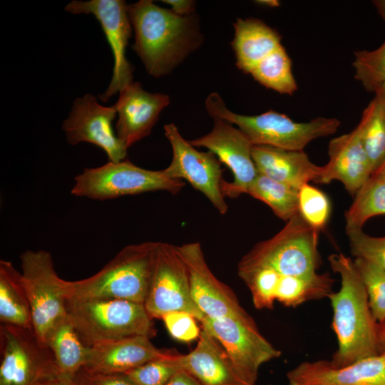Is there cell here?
Here are the masks:
<instances>
[{"label": "cell", "instance_id": "60d3db41", "mask_svg": "<svg viewBox=\"0 0 385 385\" xmlns=\"http://www.w3.org/2000/svg\"><path fill=\"white\" fill-rule=\"evenodd\" d=\"M43 385H76V384H74L73 379L59 376Z\"/></svg>", "mask_w": 385, "mask_h": 385}, {"label": "cell", "instance_id": "f35d334b", "mask_svg": "<svg viewBox=\"0 0 385 385\" xmlns=\"http://www.w3.org/2000/svg\"><path fill=\"white\" fill-rule=\"evenodd\" d=\"M163 2L168 4L171 10L179 16L192 14L195 10V1L188 0H165Z\"/></svg>", "mask_w": 385, "mask_h": 385}, {"label": "cell", "instance_id": "4316f807", "mask_svg": "<svg viewBox=\"0 0 385 385\" xmlns=\"http://www.w3.org/2000/svg\"><path fill=\"white\" fill-rule=\"evenodd\" d=\"M355 130L374 172L385 158V106L378 97L365 108Z\"/></svg>", "mask_w": 385, "mask_h": 385}, {"label": "cell", "instance_id": "484cf974", "mask_svg": "<svg viewBox=\"0 0 385 385\" xmlns=\"http://www.w3.org/2000/svg\"><path fill=\"white\" fill-rule=\"evenodd\" d=\"M279 273V272H278ZM334 279L329 272H317L308 275L293 276L278 274L275 300L289 307L320 299L333 292Z\"/></svg>", "mask_w": 385, "mask_h": 385}, {"label": "cell", "instance_id": "7bdbcfd3", "mask_svg": "<svg viewBox=\"0 0 385 385\" xmlns=\"http://www.w3.org/2000/svg\"><path fill=\"white\" fill-rule=\"evenodd\" d=\"M375 96L378 97L385 106V83L379 86L374 91Z\"/></svg>", "mask_w": 385, "mask_h": 385}, {"label": "cell", "instance_id": "ac0fdd59", "mask_svg": "<svg viewBox=\"0 0 385 385\" xmlns=\"http://www.w3.org/2000/svg\"><path fill=\"white\" fill-rule=\"evenodd\" d=\"M287 379L289 385H385V353L342 367L327 360L304 361Z\"/></svg>", "mask_w": 385, "mask_h": 385}, {"label": "cell", "instance_id": "ba28073f", "mask_svg": "<svg viewBox=\"0 0 385 385\" xmlns=\"http://www.w3.org/2000/svg\"><path fill=\"white\" fill-rule=\"evenodd\" d=\"M23 283L29 301L33 331L46 343L52 329L67 317L69 281L57 274L46 250H26L20 255Z\"/></svg>", "mask_w": 385, "mask_h": 385}, {"label": "cell", "instance_id": "ffe728a7", "mask_svg": "<svg viewBox=\"0 0 385 385\" xmlns=\"http://www.w3.org/2000/svg\"><path fill=\"white\" fill-rule=\"evenodd\" d=\"M329 161L322 166L317 183L337 180L354 195L373 174L371 162L355 130L332 139L328 147Z\"/></svg>", "mask_w": 385, "mask_h": 385}, {"label": "cell", "instance_id": "d6a6232c", "mask_svg": "<svg viewBox=\"0 0 385 385\" xmlns=\"http://www.w3.org/2000/svg\"><path fill=\"white\" fill-rule=\"evenodd\" d=\"M299 213L319 231L326 225L331 212L328 197L321 190L309 185L302 186L298 192Z\"/></svg>", "mask_w": 385, "mask_h": 385}, {"label": "cell", "instance_id": "8992f818", "mask_svg": "<svg viewBox=\"0 0 385 385\" xmlns=\"http://www.w3.org/2000/svg\"><path fill=\"white\" fill-rule=\"evenodd\" d=\"M319 232L298 212L273 237L255 245L240 260L237 273L270 268L286 275L314 274L322 262Z\"/></svg>", "mask_w": 385, "mask_h": 385}, {"label": "cell", "instance_id": "4dcf8cb0", "mask_svg": "<svg viewBox=\"0 0 385 385\" xmlns=\"http://www.w3.org/2000/svg\"><path fill=\"white\" fill-rule=\"evenodd\" d=\"M354 263L364 285L369 304L374 320L379 327L385 324V270L362 259Z\"/></svg>", "mask_w": 385, "mask_h": 385}, {"label": "cell", "instance_id": "7dc6e473", "mask_svg": "<svg viewBox=\"0 0 385 385\" xmlns=\"http://www.w3.org/2000/svg\"><path fill=\"white\" fill-rule=\"evenodd\" d=\"M267 385H272V384H267Z\"/></svg>", "mask_w": 385, "mask_h": 385}, {"label": "cell", "instance_id": "3957f363", "mask_svg": "<svg viewBox=\"0 0 385 385\" xmlns=\"http://www.w3.org/2000/svg\"><path fill=\"white\" fill-rule=\"evenodd\" d=\"M158 242L129 245L87 278L69 281V298L118 299L143 304Z\"/></svg>", "mask_w": 385, "mask_h": 385}, {"label": "cell", "instance_id": "6da1fadb", "mask_svg": "<svg viewBox=\"0 0 385 385\" xmlns=\"http://www.w3.org/2000/svg\"><path fill=\"white\" fill-rule=\"evenodd\" d=\"M328 260L341 278L339 289L327 297L333 310L332 327L338 342L330 362L342 367L381 354L379 326L371 314L354 260L342 253L330 255Z\"/></svg>", "mask_w": 385, "mask_h": 385}, {"label": "cell", "instance_id": "f6af8a7d", "mask_svg": "<svg viewBox=\"0 0 385 385\" xmlns=\"http://www.w3.org/2000/svg\"><path fill=\"white\" fill-rule=\"evenodd\" d=\"M255 2L260 5L270 7H277L279 6V1L277 0H259L256 1Z\"/></svg>", "mask_w": 385, "mask_h": 385}, {"label": "cell", "instance_id": "d6986e66", "mask_svg": "<svg viewBox=\"0 0 385 385\" xmlns=\"http://www.w3.org/2000/svg\"><path fill=\"white\" fill-rule=\"evenodd\" d=\"M168 359L202 385H250L237 371L222 346L204 329L192 351L187 354L171 353Z\"/></svg>", "mask_w": 385, "mask_h": 385}, {"label": "cell", "instance_id": "30bf717a", "mask_svg": "<svg viewBox=\"0 0 385 385\" xmlns=\"http://www.w3.org/2000/svg\"><path fill=\"white\" fill-rule=\"evenodd\" d=\"M143 304L152 319L175 311L188 312L200 321L204 317L191 297L188 271L177 246L158 242Z\"/></svg>", "mask_w": 385, "mask_h": 385}, {"label": "cell", "instance_id": "5bb4252c", "mask_svg": "<svg viewBox=\"0 0 385 385\" xmlns=\"http://www.w3.org/2000/svg\"><path fill=\"white\" fill-rule=\"evenodd\" d=\"M213 127L206 135L189 140L194 147H204L231 170L233 181L223 180L224 197L236 198L247 191L259 175L252 155V144L247 136L232 124L213 117Z\"/></svg>", "mask_w": 385, "mask_h": 385}, {"label": "cell", "instance_id": "7c38bea8", "mask_svg": "<svg viewBox=\"0 0 385 385\" xmlns=\"http://www.w3.org/2000/svg\"><path fill=\"white\" fill-rule=\"evenodd\" d=\"M65 10L73 14H92L102 28L114 59L109 86L103 93L98 96L101 101H108L133 82V67L125 56L133 30L128 4L122 0H73L66 6Z\"/></svg>", "mask_w": 385, "mask_h": 385}, {"label": "cell", "instance_id": "4fadbf2b", "mask_svg": "<svg viewBox=\"0 0 385 385\" xmlns=\"http://www.w3.org/2000/svg\"><path fill=\"white\" fill-rule=\"evenodd\" d=\"M165 135L173 150V158L164 170L173 179H185L201 192L222 215L228 206L222 192V170L218 158L210 151L201 152L180 133L174 123L164 125Z\"/></svg>", "mask_w": 385, "mask_h": 385}, {"label": "cell", "instance_id": "d590c367", "mask_svg": "<svg viewBox=\"0 0 385 385\" xmlns=\"http://www.w3.org/2000/svg\"><path fill=\"white\" fill-rule=\"evenodd\" d=\"M148 361L126 374L135 385H165L178 370L168 356Z\"/></svg>", "mask_w": 385, "mask_h": 385}, {"label": "cell", "instance_id": "ab89813d", "mask_svg": "<svg viewBox=\"0 0 385 385\" xmlns=\"http://www.w3.org/2000/svg\"><path fill=\"white\" fill-rule=\"evenodd\" d=\"M165 385H202L194 376L187 371L178 369Z\"/></svg>", "mask_w": 385, "mask_h": 385}, {"label": "cell", "instance_id": "836d02e7", "mask_svg": "<svg viewBox=\"0 0 385 385\" xmlns=\"http://www.w3.org/2000/svg\"><path fill=\"white\" fill-rule=\"evenodd\" d=\"M237 274L250 289L255 308H273L277 272L270 268H257Z\"/></svg>", "mask_w": 385, "mask_h": 385}, {"label": "cell", "instance_id": "1f68e13d", "mask_svg": "<svg viewBox=\"0 0 385 385\" xmlns=\"http://www.w3.org/2000/svg\"><path fill=\"white\" fill-rule=\"evenodd\" d=\"M353 67L354 78L365 90L374 93L385 83V41L374 50L355 51Z\"/></svg>", "mask_w": 385, "mask_h": 385}, {"label": "cell", "instance_id": "2e32d148", "mask_svg": "<svg viewBox=\"0 0 385 385\" xmlns=\"http://www.w3.org/2000/svg\"><path fill=\"white\" fill-rule=\"evenodd\" d=\"M116 115L114 105L102 106L91 93L76 98L62 125L67 142L72 145L82 142L93 144L105 152L109 161L125 160L128 148L112 125Z\"/></svg>", "mask_w": 385, "mask_h": 385}, {"label": "cell", "instance_id": "8d00e7d4", "mask_svg": "<svg viewBox=\"0 0 385 385\" xmlns=\"http://www.w3.org/2000/svg\"><path fill=\"white\" fill-rule=\"evenodd\" d=\"M161 319L170 334L177 340L188 342L200 337L201 331L196 324V318L188 312H171Z\"/></svg>", "mask_w": 385, "mask_h": 385}, {"label": "cell", "instance_id": "cb8c5ba5", "mask_svg": "<svg viewBox=\"0 0 385 385\" xmlns=\"http://www.w3.org/2000/svg\"><path fill=\"white\" fill-rule=\"evenodd\" d=\"M1 324L33 329L31 310L21 272L11 262L0 261Z\"/></svg>", "mask_w": 385, "mask_h": 385}, {"label": "cell", "instance_id": "ee69618b", "mask_svg": "<svg viewBox=\"0 0 385 385\" xmlns=\"http://www.w3.org/2000/svg\"><path fill=\"white\" fill-rule=\"evenodd\" d=\"M379 336L381 353H385V324L379 327Z\"/></svg>", "mask_w": 385, "mask_h": 385}, {"label": "cell", "instance_id": "f546056e", "mask_svg": "<svg viewBox=\"0 0 385 385\" xmlns=\"http://www.w3.org/2000/svg\"><path fill=\"white\" fill-rule=\"evenodd\" d=\"M299 190L259 173L247 193L267 205L279 218L287 222L299 212Z\"/></svg>", "mask_w": 385, "mask_h": 385}, {"label": "cell", "instance_id": "7a4b0ae2", "mask_svg": "<svg viewBox=\"0 0 385 385\" xmlns=\"http://www.w3.org/2000/svg\"><path fill=\"white\" fill-rule=\"evenodd\" d=\"M128 14L134 31L132 48L154 77L169 74L201 43L193 14L179 16L150 0L128 4Z\"/></svg>", "mask_w": 385, "mask_h": 385}, {"label": "cell", "instance_id": "44dd1931", "mask_svg": "<svg viewBox=\"0 0 385 385\" xmlns=\"http://www.w3.org/2000/svg\"><path fill=\"white\" fill-rule=\"evenodd\" d=\"M170 353L157 348L150 337L144 336L105 341L89 346L83 369L106 374H127Z\"/></svg>", "mask_w": 385, "mask_h": 385}, {"label": "cell", "instance_id": "277c9868", "mask_svg": "<svg viewBox=\"0 0 385 385\" xmlns=\"http://www.w3.org/2000/svg\"><path fill=\"white\" fill-rule=\"evenodd\" d=\"M205 108L211 117L236 125L252 145L288 150H303L311 141L334 134L340 125L336 118L317 117L308 122H296L274 111L257 115L235 113L227 108L217 93L208 96Z\"/></svg>", "mask_w": 385, "mask_h": 385}, {"label": "cell", "instance_id": "f1b7e54d", "mask_svg": "<svg viewBox=\"0 0 385 385\" xmlns=\"http://www.w3.org/2000/svg\"><path fill=\"white\" fill-rule=\"evenodd\" d=\"M381 215H385V179L371 175L345 213L346 231L362 229L369 219Z\"/></svg>", "mask_w": 385, "mask_h": 385}, {"label": "cell", "instance_id": "e575fe53", "mask_svg": "<svg viewBox=\"0 0 385 385\" xmlns=\"http://www.w3.org/2000/svg\"><path fill=\"white\" fill-rule=\"evenodd\" d=\"M351 255L385 270V236L373 237L362 229L346 231Z\"/></svg>", "mask_w": 385, "mask_h": 385}, {"label": "cell", "instance_id": "603a6c76", "mask_svg": "<svg viewBox=\"0 0 385 385\" xmlns=\"http://www.w3.org/2000/svg\"><path fill=\"white\" fill-rule=\"evenodd\" d=\"M232 46L236 65L242 72L250 71L281 44L279 34L257 19H237L234 24Z\"/></svg>", "mask_w": 385, "mask_h": 385}, {"label": "cell", "instance_id": "74e56055", "mask_svg": "<svg viewBox=\"0 0 385 385\" xmlns=\"http://www.w3.org/2000/svg\"><path fill=\"white\" fill-rule=\"evenodd\" d=\"M76 385H135L126 374H106L81 369L73 378Z\"/></svg>", "mask_w": 385, "mask_h": 385}, {"label": "cell", "instance_id": "9a60e30c", "mask_svg": "<svg viewBox=\"0 0 385 385\" xmlns=\"http://www.w3.org/2000/svg\"><path fill=\"white\" fill-rule=\"evenodd\" d=\"M177 249L188 271L191 297L204 317L255 322L232 290L211 272L199 242L183 244Z\"/></svg>", "mask_w": 385, "mask_h": 385}, {"label": "cell", "instance_id": "5b68a950", "mask_svg": "<svg viewBox=\"0 0 385 385\" xmlns=\"http://www.w3.org/2000/svg\"><path fill=\"white\" fill-rule=\"evenodd\" d=\"M67 316L88 346L105 341L155 334L144 304L118 299H68Z\"/></svg>", "mask_w": 385, "mask_h": 385}, {"label": "cell", "instance_id": "e0dca14e", "mask_svg": "<svg viewBox=\"0 0 385 385\" xmlns=\"http://www.w3.org/2000/svg\"><path fill=\"white\" fill-rule=\"evenodd\" d=\"M170 104L168 95L145 91L139 82H131L119 92L114 104L118 120L115 133L127 148L145 138Z\"/></svg>", "mask_w": 385, "mask_h": 385}, {"label": "cell", "instance_id": "52a82bcc", "mask_svg": "<svg viewBox=\"0 0 385 385\" xmlns=\"http://www.w3.org/2000/svg\"><path fill=\"white\" fill-rule=\"evenodd\" d=\"M185 185L182 180L168 177L164 170H147L123 160L85 168L75 177L71 193L76 197L106 200L159 190L175 195Z\"/></svg>", "mask_w": 385, "mask_h": 385}, {"label": "cell", "instance_id": "d4e9b609", "mask_svg": "<svg viewBox=\"0 0 385 385\" xmlns=\"http://www.w3.org/2000/svg\"><path fill=\"white\" fill-rule=\"evenodd\" d=\"M46 344L61 376L73 379L85 366L89 346L83 342L68 316L52 329Z\"/></svg>", "mask_w": 385, "mask_h": 385}, {"label": "cell", "instance_id": "9c48e42d", "mask_svg": "<svg viewBox=\"0 0 385 385\" xmlns=\"http://www.w3.org/2000/svg\"><path fill=\"white\" fill-rule=\"evenodd\" d=\"M0 385H43L59 376L53 354L33 329L1 324Z\"/></svg>", "mask_w": 385, "mask_h": 385}, {"label": "cell", "instance_id": "bcb514c9", "mask_svg": "<svg viewBox=\"0 0 385 385\" xmlns=\"http://www.w3.org/2000/svg\"><path fill=\"white\" fill-rule=\"evenodd\" d=\"M372 175L383 178L385 179V158L381 165L375 170Z\"/></svg>", "mask_w": 385, "mask_h": 385}, {"label": "cell", "instance_id": "8fae6325", "mask_svg": "<svg viewBox=\"0 0 385 385\" xmlns=\"http://www.w3.org/2000/svg\"><path fill=\"white\" fill-rule=\"evenodd\" d=\"M200 322L202 329L222 346L237 371L250 385H256L259 369L263 364L281 356V351L262 335L255 322L207 317Z\"/></svg>", "mask_w": 385, "mask_h": 385}, {"label": "cell", "instance_id": "7402d4cb", "mask_svg": "<svg viewBox=\"0 0 385 385\" xmlns=\"http://www.w3.org/2000/svg\"><path fill=\"white\" fill-rule=\"evenodd\" d=\"M252 155L259 173L297 190L311 181L317 183L322 171L303 150L252 145Z\"/></svg>", "mask_w": 385, "mask_h": 385}, {"label": "cell", "instance_id": "83f0119b", "mask_svg": "<svg viewBox=\"0 0 385 385\" xmlns=\"http://www.w3.org/2000/svg\"><path fill=\"white\" fill-rule=\"evenodd\" d=\"M249 74L263 86L280 94L292 95L297 90L292 61L282 45L259 62Z\"/></svg>", "mask_w": 385, "mask_h": 385}, {"label": "cell", "instance_id": "b9f144b4", "mask_svg": "<svg viewBox=\"0 0 385 385\" xmlns=\"http://www.w3.org/2000/svg\"><path fill=\"white\" fill-rule=\"evenodd\" d=\"M372 2L375 8L376 9L379 14L385 21V0H375Z\"/></svg>", "mask_w": 385, "mask_h": 385}]
</instances>
